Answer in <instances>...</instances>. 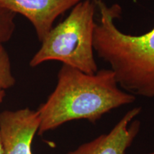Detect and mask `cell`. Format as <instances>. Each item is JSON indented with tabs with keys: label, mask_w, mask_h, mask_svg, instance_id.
Here are the masks:
<instances>
[{
	"label": "cell",
	"mask_w": 154,
	"mask_h": 154,
	"mask_svg": "<svg viewBox=\"0 0 154 154\" xmlns=\"http://www.w3.org/2000/svg\"><path fill=\"white\" fill-rule=\"evenodd\" d=\"M135 100L134 95L119 88L111 69L87 74L63 64L54 90L37 110L40 118L38 134L74 120L85 119L94 124L105 113Z\"/></svg>",
	"instance_id": "cell-1"
},
{
	"label": "cell",
	"mask_w": 154,
	"mask_h": 154,
	"mask_svg": "<svg viewBox=\"0 0 154 154\" xmlns=\"http://www.w3.org/2000/svg\"><path fill=\"white\" fill-rule=\"evenodd\" d=\"M95 2L100 18L94 29V51L110 65L121 88L131 94L154 97V27L141 35L125 34L115 24L121 16V6Z\"/></svg>",
	"instance_id": "cell-2"
},
{
	"label": "cell",
	"mask_w": 154,
	"mask_h": 154,
	"mask_svg": "<svg viewBox=\"0 0 154 154\" xmlns=\"http://www.w3.org/2000/svg\"><path fill=\"white\" fill-rule=\"evenodd\" d=\"M96 9L95 0H84L73 7L69 16L51 29L42 42L30 66L58 61L85 74H96L98 66L93 46Z\"/></svg>",
	"instance_id": "cell-3"
},
{
	"label": "cell",
	"mask_w": 154,
	"mask_h": 154,
	"mask_svg": "<svg viewBox=\"0 0 154 154\" xmlns=\"http://www.w3.org/2000/svg\"><path fill=\"white\" fill-rule=\"evenodd\" d=\"M40 126L37 111L29 108L0 113V141L4 154H32V143Z\"/></svg>",
	"instance_id": "cell-4"
},
{
	"label": "cell",
	"mask_w": 154,
	"mask_h": 154,
	"mask_svg": "<svg viewBox=\"0 0 154 154\" xmlns=\"http://www.w3.org/2000/svg\"><path fill=\"white\" fill-rule=\"evenodd\" d=\"M80 2L82 0H0V7L26 17L42 42L54 27L56 19Z\"/></svg>",
	"instance_id": "cell-5"
},
{
	"label": "cell",
	"mask_w": 154,
	"mask_h": 154,
	"mask_svg": "<svg viewBox=\"0 0 154 154\" xmlns=\"http://www.w3.org/2000/svg\"><path fill=\"white\" fill-rule=\"evenodd\" d=\"M141 111L136 107L128 111L109 134L82 144L66 154H126L140 130V123L134 120Z\"/></svg>",
	"instance_id": "cell-6"
},
{
	"label": "cell",
	"mask_w": 154,
	"mask_h": 154,
	"mask_svg": "<svg viewBox=\"0 0 154 154\" xmlns=\"http://www.w3.org/2000/svg\"><path fill=\"white\" fill-rule=\"evenodd\" d=\"M15 83L9 54L3 44H0V90L5 91L12 87Z\"/></svg>",
	"instance_id": "cell-7"
},
{
	"label": "cell",
	"mask_w": 154,
	"mask_h": 154,
	"mask_svg": "<svg viewBox=\"0 0 154 154\" xmlns=\"http://www.w3.org/2000/svg\"><path fill=\"white\" fill-rule=\"evenodd\" d=\"M15 15L14 13L0 7V44L8 42L14 34Z\"/></svg>",
	"instance_id": "cell-8"
},
{
	"label": "cell",
	"mask_w": 154,
	"mask_h": 154,
	"mask_svg": "<svg viewBox=\"0 0 154 154\" xmlns=\"http://www.w3.org/2000/svg\"><path fill=\"white\" fill-rule=\"evenodd\" d=\"M5 91L4 90H0V104L2 103L5 97ZM0 154H4L3 153V149H2V143L1 141H0Z\"/></svg>",
	"instance_id": "cell-9"
},
{
	"label": "cell",
	"mask_w": 154,
	"mask_h": 154,
	"mask_svg": "<svg viewBox=\"0 0 154 154\" xmlns=\"http://www.w3.org/2000/svg\"><path fill=\"white\" fill-rule=\"evenodd\" d=\"M145 154H154V151L151 152V153H145Z\"/></svg>",
	"instance_id": "cell-10"
}]
</instances>
